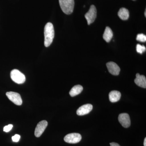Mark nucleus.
<instances>
[{"label": "nucleus", "instance_id": "obj_19", "mask_svg": "<svg viewBox=\"0 0 146 146\" xmlns=\"http://www.w3.org/2000/svg\"><path fill=\"white\" fill-rule=\"evenodd\" d=\"M21 136L18 134H16L14 136H12V140L13 142H18L20 140Z\"/></svg>", "mask_w": 146, "mask_h": 146}, {"label": "nucleus", "instance_id": "obj_10", "mask_svg": "<svg viewBox=\"0 0 146 146\" xmlns=\"http://www.w3.org/2000/svg\"><path fill=\"white\" fill-rule=\"evenodd\" d=\"M93 109V106L91 104L84 105L77 110L76 113L79 116H83L88 114Z\"/></svg>", "mask_w": 146, "mask_h": 146}, {"label": "nucleus", "instance_id": "obj_3", "mask_svg": "<svg viewBox=\"0 0 146 146\" xmlns=\"http://www.w3.org/2000/svg\"><path fill=\"white\" fill-rule=\"evenodd\" d=\"M10 76L13 82L18 84L24 83L26 80L25 75L16 69H14L11 71Z\"/></svg>", "mask_w": 146, "mask_h": 146}, {"label": "nucleus", "instance_id": "obj_1", "mask_svg": "<svg viewBox=\"0 0 146 146\" xmlns=\"http://www.w3.org/2000/svg\"><path fill=\"white\" fill-rule=\"evenodd\" d=\"M44 45L48 47L51 44L54 36V31L52 24L48 23L44 28Z\"/></svg>", "mask_w": 146, "mask_h": 146}, {"label": "nucleus", "instance_id": "obj_12", "mask_svg": "<svg viewBox=\"0 0 146 146\" xmlns=\"http://www.w3.org/2000/svg\"><path fill=\"white\" fill-rule=\"evenodd\" d=\"M121 98V94L117 91H111L109 94L110 101L112 102H116L119 101Z\"/></svg>", "mask_w": 146, "mask_h": 146}, {"label": "nucleus", "instance_id": "obj_15", "mask_svg": "<svg viewBox=\"0 0 146 146\" xmlns=\"http://www.w3.org/2000/svg\"><path fill=\"white\" fill-rule=\"evenodd\" d=\"M118 15L121 20L125 21L129 18V11L126 8H121L119 10Z\"/></svg>", "mask_w": 146, "mask_h": 146}, {"label": "nucleus", "instance_id": "obj_9", "mask_svg": "<svg viewBox=\"0 0 146 146\" xmlns=\"http://www.w3.org/2000/svg\"><path fill=\"white\" fill-rule=\"evenodd\" d=\"M108 70L110 74L113 75L117 76L119 74L120 68L116 63L110 62L106 63Z\"/></svg>", "mask_w": 146, "mask_h": 146}, {"label": "nucleus", "instance_id": "obj_8", "mask_svg": "<svg viewBox=\"0 0 146 146\" xmlns=\"http://www.w3.org/2000/svg\"><path fill=\"white\" fill-rule=\"evenodd\" d=\"M118 120L121 124L125 128H128L130 126L131 121L129 115L127 113L120 114L118 117Z\"/></svg>", "mask_w": 146, "mask_h": 146}, {"label": "nucleus", "instance_id": "obj_14", "mask_svg": "<svg viewBox=\"0 0 146 146\" xmlns=\"http://www.w3.org/2000/svg\"><path fill=\"white\" fill-rule=\"evenodd\" d=\"M83 87L80 85H75L72 88L70 92L71 97H73L77 96L83 91Z\"/></svg>", "mask_w": 146, "mask_h": 146}, {"label": "nucleus", "instance_id": "obj_20", "mask_svg": "<svg viewBox=\"0 0 146 146\" xmlns=\"http://www.w3.org/2000/svg\"><path fill=\"white\" fill-rule=\"evenodd\" d=\"M110 146H120L119 144L116 143H110Z\"/></svg>", "mask_w": 146, "mask_h": 146}, {"label": "nucleus", "instance_id": "obj_23", "mask_svg": "<svg viewBox=\"0 0 146 146\" xmlns=\"http://www.w3.org/2000/svg\"><path fill=\"white\" fill-rule=\"evenodd\" d=\"M133 1H135V0H133Z\"/></svg>", "mask_w": 146, "mask_h": 146}, {"label": "nucleus", "instance_id": "obj_5", "mask_svg": "<svg viewBox=\"0 0 146 146\" xmlns=\"http://www.w3.org/2000/svg\"><path fill=\"white\" fill-rule=\"evenodd\" d=\"M81 139V135L76 133H69L65 136L64 138L65 142L70 144L77 143L80 142Z\"/></svg>", "mask_w": 146, "mask_h": 146}, {"label": "nucleus", "instance_id": "obj_21", "mask_svg": "<svg viewBox=\"0 0 146 146\" xmlns=\"http://www.w3.org/2000/svg\"><path fill=\"white\" fill-rule=\"evenodd\" d=\"M144 146H146V138H145V140H144Z\"/></svg>", "mask_w": 146, "mask_h": 146}, {"label": "nucleus", "instance_id": "obj_6", "mask_svg": "<svg viewBox=\"0 0 146 146\" xmlns=\"http://www.w3.org/2000/svg\"><path fill=\"white\" fill-rule=\"evenodd\" d=\"M6 96L11 101L13 102L14 104L20 106L23 103V100L20 94L16 92H8L6 93Z\"/></svg>", "mask_w": 146, "mask_h": 146}, {"label": "nucleus", "instance_id": "obj_18", "mask_svg": "<svg viewBox=\"0 0 146 146\" xmlns=\"http://www.w3.org/2000/svg\"><path fill=\"white\" fill-rule=\"evenodd\" d=\"M13 127V125L11 124H9L8 125L5 126L4 127L3 131L5 132H9V131L12 129Z\"/></svg>", "mask_w": 146, "mask_h": 146}, {"label": "nucleus", "instance_id": "obj_17", "mask_svg": "<svg viewBox=\"0 0 146 146\" xmlns=\"http://www.w3.org/2000/svg\"><path fill=\"white\" fill-rule=\"evenodd\" d=\"M136 40L140 42H145L146 41V36L143 34H139L137 35Z\"/></svg>", "mask_w": 146, "mask_h": 146}, {"label": "nucleus", "instance_id": "obj_22", "mask_svg": "<svg viewBox=\"0 0 146 146\" xmlns=\"http://www.w3.org/2000/svg\"><path fill=\"white\" fill-rule=\"evenodd\" d=\"M146 10H145V17H146Z\"/></svg>", "mask_w": 146, "mask_h": 146}, {"label": "nucleus", "instance_id": "obj_4", "mask_svg": "<svg viewBox=\"0 0 146 146\" xmlns=\"http://www.w3.org/2000/svg\"><path fill=\"white\" fill-rule=\"evenodd\" d=\"M97 16V10L95 5H92L90 7L89 11L85 14V18L87 21L88 25L94 23Z\"/></svg>", "mask_w": 146, "mask_h": 146}, {"label": "nucleus", "instance_id": "obj_7", "mask_svg": "<svg viewBox=\"0 0 146 146\" xmlns=\"http://www.w3.org/2000/svg\"><path fill=\"white\" fill-rule=\"evenodd\" d=\"M48 126V122L45 120L41 121L38 123L35 131V135L36 137H39L44 132Z\"/></svg>", "mask_w": 146, "mask_h": 146}, {"label": "nucleus", "instance_id": "obj_11", "mask_svg": "<svg viewBox=\"0 0 146 146\" xmlns=\"http://www.w3.org/2000/svg\"><path fill=\"white\" fill-rule=\"evenodd\" d=\"M134 82L138 86L145 89L146 79L145 76L141 75L139 74H136V78L134 80Z\"/></svg>", "mask_w": 146, "mask_h": 146}, {"label": "nucleus", "instance_id": "obj_2", "mask_svg": "<svg viewBox=\"0 0 146 146\" xmlns=\"http://www.w3.org/2000/svg\"><path fill=\"white\" fill-rule=\"evenodd\" d=\"M60 7L65 14H70L74 10V0H59Z\"/></svg>", "mask_w": 146, "mask_h": 146}, {"label": "nucleus", "instance_id": "obj_16", "mask_svg": "<svg viewBox=\"0 0 146 146\" xmlns=\"http://www.w3.org/2000/svg\"><path fill=\"white\" fill-rule=\"evenodd\" d=\"M136 51L138 53L142 54L143 52L146 51V47L144 45H141L138 44L136 46Z\"/></svg>", "mask_w": 146, "mask_h": 146}, {"label": "nucleus", "instance_id": "obj_13", "mask_svg": "<svg viewBox=\"0 0 146 146\" xmlns=\"http://www.w3.org/2000/svg\"><path fill=\"white\" fill-rule=\"evenodd\" d=\"M113 37V33L111 29L109 27H107L106 28L104 33L103 39L107 42H109L111 41Z\"/></svg>", "mask_w": 146, "mask_h": 146}]
</instances>
